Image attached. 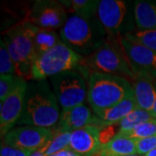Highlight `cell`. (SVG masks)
<instances>
[{
    "label": "cell",
    "mask_w": 156,
    "mask_h": 156,
    "mask_svg": "<svg viewBox=\"0 0 156 156\" xmlns=\"http://www.w3.org/2000/svg\"><path fill=\"white\" fill-rule=\"evenodd\" d=\"M59 104L47 80H31L27 84L23 109L18 124L53 128L60 117Z\"/></svg>",
    "instance_id": "obj_1"
},
{
    "label": "cell",
    "mask_w": 156,
    "mask_h": 156,
    "mask_svg": "<svg viewBox=\"0 0 156 156\" xmlns=\"http://www.w3.org/2000/svg\"><path fill=\"white\" fill-rule=\"evenodd\" d=\"M62 42L83 57L92 55L108 39L97 16L83 17L73 14L60 30Z\"/></svg>",
    "instance_id": "obj_2"
},
{
    "label": "cell",
    "mask_w": 156,
    "mask_h": 156,
    "mask_svg": "<svg viewBox=\"0 0 156 156\" xmlns=\"http://www.w3.org/2000/svg\"><path fill=\"white\" fill-rule=\"evenodd\" d=\"M133 95L132 84L127 78L101 73L89 76L87 97L96 116Z\"/></svg>",
    "instance_id": "obj_3"
},
{
    "label": "cell",
    "mask_w": 156,
    "mask_h": 156,
    "mask_svg": "<svg viewBox=\"0 0 156 156\" xmlns=\"http://www.w3.org/2000/svg\"><path fill=\"white\" fill-rule=\"evenodd\" d=\"M38 29L31 23L24 22L10 30L4 38L15 66V73L25 80L32 79V66L36 60L34 39Z\"/></svg>",
    "instance_id": "obj_4"
},
{
    "label": "cell",
    "mask_w": 156,
    "mask_h": 156,
    "mask_svg": "<svg viewBox=\"0 0 156 156\" xmlns=\"http://www.w3.org/2000/svg\"><path fill=\"white\" fill-rule=\"evenodd\" d=\"M83 66L92 73L134 79L128 58L117 38L108 37L106 44L92 55L83 57Z\"/></svg>",
    "instance_id": "obj_5"
},
{
    "label": "cell",
    "mask_w": 156,
    "mask_h": 156,
    "mask_svg": "<svg viewBox=\"0 0 156 156\" xmlns=\"http://www.w3.org/2000/svg\"><path fill=\"white\" fill-rule=\"evenodd\" d=\"M97 17L108 37L118 38L134 31V3L123 0H101Z\"/></svg>",
    "instance_id": "obj_6"
},
{
    "label": "cell",
    "mask_w": 156,
    "mask_h": 156,
    "mask_svg": "<svg viewBox=\"0 0 156 156\" xmlns=\"http://www.w3.org/2000/svg\"><path fill=\"white\" fill-rule=\"evenodd\" d=\"M83 59V56L61 42L35 60L32 66V80H46V78L64 71L73 70Z\"/></svg>",
    "instance_id": "obj_7"
},
{
    "label": "cell",
    "mask_w": 156,
    "mask_h": 156,
    "mask_svg": "<svg viewBox=\"0 0 156 156\" xmlns=\"http://www.w3.org/2000/svg\"><path fill=\"white\" fill-rule=\"evenodd\" d=\"M50 82L62 110L83 104L88 95V86L81 73L64 71L50 77Z\"/></svg>",
    "instance_id": "obj_8"
},
{
    "label": "cell",
    "mask_w": 156,
    "mask_h": 156,
    "mask_svg": "<svg viewBox=\"0 0 156 156\" xmlns=\"http://www.w3.org/2000/svg\"><path fill=\"white\" fill-rule=\"evenodd\" d=\"M27 84L28 83L25 79L17 76L16 84L11 93L1 101L0 133L2 137L11 131L22 115Z\"/></svg>",
    "instance_id": "obj_9"
},
{
    "label": "cell",
    "mask_w": 156,
    "mask_h": 156,
    "mask_svg": "<svg viewBox=\"0 0 156 156\" xmlns=\"http://www.w3.org/2000/svg\"><path fill=\"white\" fill-rule=\"evenodd\" d=\"M68 18L65 6L61 1L43 0L35 2L27 22L40 29L55 30L62 28Z\"/></svg>",
    "instance_id": "obj_10"
},
{
    "label": "cell",
    "mask_w": 156,
    "mask_h": 156,
    "mask_svg": "<svg viewBox=\"0 0 156 156\" xmlns=\"http://www.w3.org/2000/svg\"><path fill=\"white\" fill-rule=\"evenodd\" d=\"M53 135L52 128L23 126L12 128L5 136L4 143L10 147L34 153L46 145L52 139Z\"/></svg>",
    "instance_id": "obj_11"
},
{
    "label": "cell",
    "mask_w": 156,
    "mask_h": 156,
    "mask_svg": "<svg viewBox=\"0 0 156 156\" xmlns=\"http://www.w3.org/2000/svg\"><path fill=\"white\" fill-rule=\"evenodd\" d=\"M117 39L128 58L134 76L139 74H146L156 80L155 52L143 45L127 40L123 37Z\"/></svg>",
    "instance_id": "obj_12"
},
{
    "label": "cell",
    "mask_w": 156,
    "mask_h": 156,
    "mask_svg": "<svg viewBox=\"0 0 156 156\" xmlns=\"http://www.w3.org/2000/svg\"><path fill=\"white\" fill-rule=\"evenodd\" d=\"M100 128L88 125L71 133L69 150L80 156H94L101 148Z\"/></svg>",
    "instance_id": "obj_13"
},
{
    "label": "cell",
    "mask_w": 156,
    "mask_h": 156,
    "mask_svg": "<svg viewBox=\"0 0 156 156\" xmlns=\"http://www.w3.org/2000/svg\"><path fill=\"white\" fill-rule=\"evenodd\" d=\"M95 120L91 111L84 104L62 110L58 123L52 128L55 133H72L91 125Z\"/></svg>",
    "instance_id": "obj_14"
},
{
    "label": "cell",
    "mask_w": 156,
    "mask_h": 156,
    "mask_svg": "<svg viewBox=\"0 0 156 156\" xmlns=\"http://www.w3.org/2000/svg\"><path fill=\"white\" fill-rule=\"evenodd\" d=\"M155 79L149 75L139 74L133 80V91L138 108L152 111L156 101Z\"/></svg>",
    "instance_id": "obj_15"
},
{
    "label": "cell",
    "mask_w": 156,
    "mask_h": 156,
    "mask_svg": "<svg viewBox=\"0 0 156 156\" xmlns=\"http://www.w3.org/2000/svg\"><path fill=\"white\" fill-rule=\"evenodd\" d=\"M136 108H138V107L133 95L120 102L119 104L97 115L96 120L100 122L101 125L109 126L115 123H119Z\"/></svg>",
    "instance_id": "obj_16"
},
{
    "label": "cell",
    "mask_w": 156,
    "mask_h": 156,
    "mask_svg": "<svg viewBox=\"0 0 156 156\" xmlns=\"http://www.w3.org/2000/svg\"><path fill=\"white\" fill-rule=\"evenodd\" d=\"M99 156H126L137 154L135 140L115 135L111 140L101 146Z\"/></svg>",
    "instance_id": "obj_17"
},
{
    "label": "cell",
    "mask_w": 156,
    "mask_h": 156,
    "mask_svg": "<svg viewBox=\"0 0 156 156\" xmlns=\"http://www.w3.org/2000/svg\"><path fill=\"white\" fill-rule=\"evenodd\" d=\"M134 14L138 30H156V4L148 1H135Z\"/></svg>",
    "instance_id": "obj_18"
},
{
    "label": "cell",
    "mask_w": 156,
    "mask_h": 156,
    "mask_svg": "<svg viewBox=\"0 0 156 156\" xmlns=\"http://www.w3.org/2000/svg\"><path fill=\"white\" fill-rule=\"evenodd\" d=\"M61 42L60 35H58L55 30L39 28L34 39V50L36 59Z\"/></svg>",
    "instance_id": "obj_19"
},
{
    "label": "cell",
    "mask_w": 156,
    "mask_h": 156,
    "mask_svg": "<svg viewBox=\"0 0 156 156\" xmlns=\"http://www.w3.org/2000/svg\"><path fill=\"white\" fill-rule=\"evenodd\" d=\"M64 6H68L76 15L83 17H92L97 16L99 1L94 0H70L61 1Z\"/></svg>",
    "instance_id": "obj_20"
},
{
    "label": "cell",
    "mask_w": 156,
    "mask_h": 156,
    "mask_svg": "<svg viewBox=\"0 0 156 156\" xmlns=\"http://www.w3.org/2000/svg\"><path fill=\"white\" fill-rule=\"evenodd\" d=\"M154 118V117L153 116L150 111H146L140 108H136L119 122L120 128L118 132L130 131L138 127L140 124L148 122Z\"/></svg>",
    "instance_id": "obj_21"
},
{
    "label": "cell",
    "mask_w": 156,
    "mask_h": 156,
    "mask_svg": "<svg viewBox=\"0 0 156 156\" xmlns=\"http://www.w3.org/2000/svg\"><path fill=\"white\" fill-rule=\"evenodd\" d=\"M156 134V118L142 123L134 129L127 132H117L116 136H123L133 140H140Z\"/></svg>",
    "instance_id": "obj_22"
},
{
    "label": "cell",
    "mask_w": 156,
    "mask_h": 156,
    "mask_svg": "<svg viewBox=\"0 0 156 156\" xmlns=\"http://www.w3.org/2000/svg\"><path fill=\"white\" fill-rule=\"evenodd\" d=\"M123 37L133 43L143 45L156 53V30H134L126 34Z\"/></svg>",
    "instance_id": "obj_23"
},
{
    "label": "cell",
    "mask_w": 156,
    "mask_h": 156,
    "mask_svg": "<svg viewBox=\"0 0 156 156\" xmlns=\"http://www.w3.org/2000/svg\"><path fill=\"white\" fill-rule=\"evenodd\" d=\"M70 135H71V133L57 134V133L54 132L52 140L50 142V147H48V149L45 153V155H52L60 151L68 149L69 146V141H70Z\"/></svg>",
    "instance_id": "obj_24"
},
{
    "label": "cell",
    "mask_w": 156,
    "mask_h": 156,
    "mask_svg": "<svg viewBox=\"0 0 156 156\" xmlns=\"http://www.w3.org/2000/svg\"><path fill=\"white\" fill-rule=\"evenodd\" d=\"M0 74L4 75H13L15 73V66L9 53L8 47L4 39L0 41Z\"/></svg>",
    "instance_id": "obj_25"
},
{
    "label": "cell",
    "mask_w": 156,
    "mask_h": 156,
    "mask_svg": "<svg viewBox=\"0 0 156 156\" xmlns=\"http://www.w3.org/2000/svg\"><path fill=\"white\" fill-rule=\"evenodd\" d=\"M17 76L4 75L0 77V100L4 101L11 93L17 82Z\"/></svg>",
    "instance_id": "obj_26"
},
{
    "label": "cell",
    "mask_w": 156,
    "mask_h": 156,
    "mask_svg": "<svg viewBox=\"0 0 156 156\" xmlns=\"http://www.w3.org/2000/svg\"><path fill=\"white\" fill-rule=\"evenodd\" d=\"M137 154L145 155L150 151L156 149V134L143 139L135 140Z\"/></svg>",
    "instance_id": "obj_27"
},
{
    "label": "cell",
    "mask_w": 156,
    "mask_h": 156,
    "mask_svg": "<svg viewBox=\"0 0 156 156\" xmlns=\"http://www.w3.org/2000/svg\"><path fill=\"white\" fill-rule=\"evenodd\" d=\"M32 154L33 152L10 147L5 145L4 142H2L1 144V150H0L1 156H30Z\"/></svg>",
    "instance_id": "obj_28"
},
{
    "label": "cell",
    "mask_w": 156,
    "mask_h": 156,
    "mask_svg": "<svg viewBox=\"0 0 156 156\" xmlns=\"http://www.w3.org/2000/svg\"><path fill=\"white\" fill-rule=\"evenodd\" d=\"M52 138H53V137H52ZM51 140H52V139L50 140V141H48V142H47V144H46L45 146H44L43 147H41L40 149L37 150L36 152H34L33 154H32L30 156H46L45 155V153H46V151H47V149H48V147H50V142H51Z\"/></svg>",
    "instance_id": "obj_29"
},
{
    "label": "cell",
    "mask_w": 156,
    "mask_h": 156,
    "mask_svg": "<svg viewBox=\"0 0 156 156\" xmlns=\"http://www.w3.org/2000/svg\"><path fill=\"white\" fill-rule=\"evenodd\" d=\"M76 154H75L72 151L69 150V149H65V150L60 151V152L56 153V154L50 156H76Z\"/></svg>",
    "instance_id": "obj_30"
},
{
    "label": "cell",
    "mask_w": 156,
    "mask_h": 156,
    "mask_svg": "<svg viewBox=\"0 0 156 156\" xmlns=\"http://www.w3.org/2000/svg\"><path fill=\"white\" fill-rule=\"evenodd\" d=\"M143 156H156V149L150 151L149 153L146 154L145 155H143Z\"/></svg>",
    "instance_id": "obj_31"
},
{
    "label": "cell",
    "mask_w": 156,
    "mask_h": 156,
    "mask_svg": "<svg viewBox=\"0 0 156 156\" xmlns=\"http://www.w3.org/2000/svg\"><path fill=\"white\" fill-rule=\"evenodd\" d=\"M151 113H152L153 116L154 117V118H156V101H155V103H154V108H153V109H152Z\"/></svg>",
    "instance_id": "obj_32"
},
{
    "label": "cell",
    "mask_w": 156,
    "mask_h": 156,
    "mask_svg": "<svg viewBox=\"0 0 156 156\" xmlns=\"http://www.w3.org/2000/svg\"><path fill=\"white\" fill-rule=\"evenodd\" d=\"M126 156H143V155H139V154H131V155H126Z\"/></svg>",
    "instance_id": "obj_33"
},
{
    "label": "cell",
    "mask_w": 156,
    "mask_h": 156,
    "mask_svg": "<svg viewBox=\"0 0 156 156\" xmlns=\"http://www.w3.org/2000/svg\"><path fill=\"white\" fill-rule=\"evenodd\" d=\"M76 156H80V155H78V154H76Z\"/></svg>",
    "instance_id": "obj_34"
},
{
    "label": "cell",
    "mask_w": 156,
    "mask_h": 156,
    "mask_svg": "<svg viewBox=\"0 0 156 156\" xmlns=\"http://www.w3.org/2000/svg\"><path fill=\"white\" fill-rule=\"evenodd\" d=\"M155 87H156V81H155Z\"/></svg>",
    "instance_id": "obj_35"
}]
</instances>
